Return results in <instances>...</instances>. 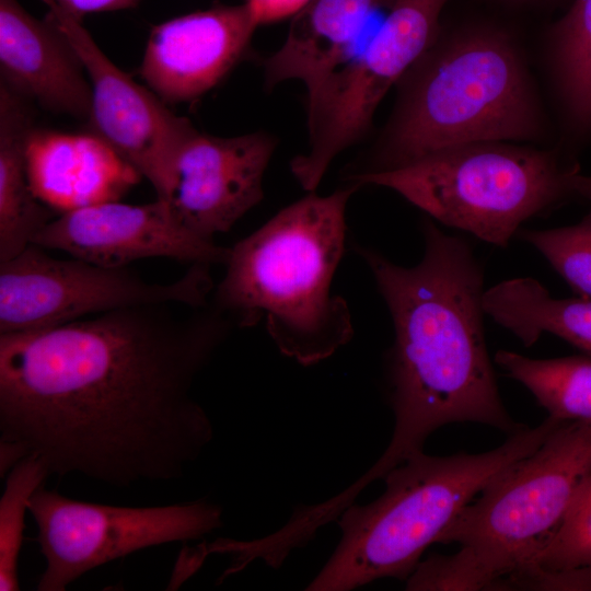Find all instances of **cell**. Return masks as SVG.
Instances as JSON below:
<instances>
[{"instance_id":"f546056e","label":"cell","mask_w":591,"mask_h":591,"mask_svg":"<svg viewBox=\"0 0 591 591\" xmlns=\"http://www.w3.org/2000/svg\"><path fill=\"white\" fill-rule=\"evenodd\" d=\"M576 131L586 134L591 132V99L586 107V111L577 126Z\"/></svg>"},{"instance_id":"52a82bcc","label":"cell","mask_w":591,"mask_h":591,"mask_svg":"<svg viewBox=\"0 0 591 591\" xmlns=\"http://www.w3.org/2000/svg\"><path fill=\"white\" fill-rule=\"evenodd\" d=\"M591 473V421H564L473 499L439 536L467 549L494 578L534 565Z\"/></svg>"},{"instance_id":"9a60e30c","label":"cell","mask_w":591,"mask_h":591,"mask_svg":"<svg viewBox=\"0 0 591 591\" xmlns=\"http://www.w3.org/2000/svg\"><path fill=\"white\" fill-rule=\"evenodd\" d=\"M1 81L46 111L88 119L84 67L49 14L38 20L18 0H0Z\"/></svg>"},{"instance_id":"e0dca14e","label":"cell","mask_w":591,"mask_h":591,"mask_svg":"<svg viewBox=\"0 0 591 591\" xmlns=\"http://www.w3.org/2000/svg\"><path fill=\"white\" fill-rule=\"evenodd\" d=\"M395 0H311L291 19L280 48L264 62L267 88L287 80L303 82L308 95L352 55L368 19Z\"/></svg>"},{"instance_id":"4316f807","label":"cell","mask_w":591,"mask_h":591,"mask_svg":"<svg viewBox=\"0 0 591 591\" xmlns=\"http://www.w3.org/2000/svg\"><path fill=\"white\" fill-rule=\"evenodd\" d=\"M140 1L141 0H55L62 10L79 21L86 14L135 8Z\"/></svg>"},{"instance_id":"484cf974","label":"cell","mask_w":591,"mask_h":591,"mask_svg":"<svg viewBox=\"0 0 591 591\" xmlns=\"http://www.w3.org/2000/svg\"><path fill=\"white\" fill-rule=\"evenodd\" d=\"M311 0H245L257 25L280 22L297 15Z\"/></svg>"},{"instance_id":"ba28073f","label":"cell","mask_w":591,"mask_h":591,"mask_svg":"<svg viewBox=\"0 0 591 591\" xmlns=\"http://www.w3.org/2000/svg\"><path fill=\"white\" fill-rule=\"evenodd\" d=\"M452 1L395 0L366 48L308 96L309 149L290 163L304 190H315L333 160L367 135L383 97L439 35Z\"/></svg>"},{"instance_id":"ac0fdd59","label":"cell","mask_w":591,"mask_h":591,"mask_svg":"<svg viewBox=\"0 0 591 591\" xmlns=\"http://www.w3.org/2000/svg\"><path fill=\"white\" fill-rule=\"evenodd\" d=\"M28 100L0 83V262L30 244L55 217L30 183L27 141L34 129Z\"/></svg>"},{"instance_id":"7402d4cb","label":"cell","mask_w":591,"mask_h":591,"mask_svg":"<svg viewBox=\"0 0 591 591\" xmlns=\"http://www.w3.org/2000/svg\"><path fill=\"white\" fill-rule=\"evenodd\" d=\"M49 476L44 462L30 454L14 465L0 498V590H19L18 560L31 496Z\"/></svg>"},{"instance_id":"3957f363","label":"cell","mask_w":591,"mask_h":591,"mask_svg":"<svg viewBox=\"0 0 591 591\" xmlns=\"http://www.w3.org/2000/svg\"><path fill=\"white\" fill-rule=\"evenodd\" d=\"M395 86V104L373 150L346 179L398 169L460 143L532 142L545 132L526 62L514 37L497 23L442 27Z\"/></svg>"},{"instance_id":"4fadbf2b","label":"cell","mask_w":591,"mask_h":591,"mask_svg":"<svg viewBox=\"0 0 591 591\" xmlns=\"http://www.w3.org/2000/svg\"><path fill=\"white\" fill-rule=\"evenodd\" d=\"M276 146L264 131L218 137L196 130L175 160L166 201L185 228L213 241L263 199Z\"/></svg>"},{"instance_id":"5bb4252c","label":"cell","mask_w":591,"mask_h":591,"mask_svg":"<svg viewBox=\"0 0 591 591\" xmlns=\"http://www.w3.org/2000/svg\"><path fill=\"white\" fill-rule=\"evenodd\" d=\"M257 26L245 3L167 20L151 30L140 76L165 103L193 101L241 60Z\"/></svg>"},{"instance_id":"8992f818","label":"cell","mask_w":591,"mask_h":591,"mask_svg":"<svg viewBox=\"0 0 591 591\" xmlns=\"http://www.w3.org/2000/svg\"><path fill=\"white\" fill-rule=\"evenodd\" d=\"M578 170L556 151L491 140L347 182L390 188L438 222L507 247L524 221L572 197L568 177Z\"/></svg>"},{"instance_id":"30bf717a","label":"cell","mask_w":591,"mask_h":591,"mask_svg":"<svg viewBox=\"0 0 591 591\" xmlns=\"http://www.w3.org/2000/svg\"><path fill=\"white\" fill-rule=\"evenodd\" d=\"M46 563L37 590L63 591L88 571L135 552L197 540L222 526L220 506L198 499L152 507L79 501L40 486L28 500Z\"/></svg>"},{"instance_id":"7c38bea8","label":"cell","mask_w":591,"mask_h":591,"mask_svg":"<svg viewBox=\"0 0 591 591\" xmlns=\"http://www.w3.org/2000/svg\"><path fill=\"white\" fill-rule=\"evenodd\" d=\"M32 244L106 267H127L150 257L225 265L230 255V247L185 228L170 204L158 198L146 205L109 200L63 211L34 236Z\"/></svg>"},{"instance_id":"6da1fadb","label":"cell","mask_w":591,"mask_h":591,"mask_svg":"<svg viewBox=\"0 0 591 591\" xmlns=\"http://www.w3.org/2000/svg\"><path fill=\"white\" fill-rule=\"evenodd\" d=\"M236 325L210 300L118 309L0 334V443L49 475L176 479L213 438L192 389Z\"/></svg>"},{"instance_id":"d4e9b609","label":"cell","mask_w":591,"mask_h":591,"mask_svg":"<svg viewBox=\"0 0 591 591\" xmlns=\"http://www.w3.org/2000/svg\"><path fill=\"white\" fill-rule=\"evenodd\" d=\"M491 576L464 548L452 555H431L406 579L410 591L490 590Z\"/></svg>"},{"instance_id":"603a6c76","label":"cell","mask_w":591,"mask_h":591,"mask_svg":"<svg viewBox=\"0 0 591 591\" xmlns=\"http://www.w3.org/2000/svg\"><path fill=\"white\" fill-rule=\"evenodd\" d=\"M519 236L538 251L576 293L591 298V209L573 225L521 230Z\"/></svg>"},{"instance_id":"277c9868","label":"cell","mask_w":591,"mask_h":591,"mask_svg":"<svg viewBox=\"0 0 591 591\" xmlns=\"http://www.w3.org/2000/svg\"><path fill=\"white\" fill-rule=\"evenodd\" d=\"M359 188L347 182L327 196L309 192L230 247L210 302L236 327L265 318L278 350L302 366L334 355L354 335L332 282L345 252L347 204Z\"/></svg>"},{"instance_id":"9c48e42d","label":"cell","mask_w":591,"mask_h":591,"mask_svg":"<svg viewBox=\"0 0 591 591\" xmlns=\"http://www.w3.org/2000/svg\"><path fill=\"white\" fill-rule=\"evenodd\" d=\"M211 265L192 264L178 279L150 282L127 267L59 259L30 244L0 262V334L39 329L150 303L202 306L213 291Z\"/></svg>"},{"instance_id":"5b68a950","label":"cell","mask_w":591,"mask_h":591,"mask_svg":"<svg viewBox=\"0 0 591 591\" xmlns=\"http://www.w3.org/2000/svg\"><path fill=\"white\" fill-rule=\"evenodd\" d=\"M560 424L547 417L483 453L410 455L383 477L378 499L352 502L338 515L341 537L305 590L349 591L382 578L407 579L465 506Z\"/></svg>"},{"instance_id":"ffe728a7","label":"cell","mask_w":591,"mask_h":591,"mask_svg":"<svg viewBox=\"0 0 591 591\" xmlns=\"http://www.w3.org/2000/svg\"><path fill=\"white\" fill-rule=\"evenodd\" d=\"M494 361L559 421H591V356L533 359L498 350Z\"/></svg>"},{"instance_id":"d6986e66","label":"cell","mask_w":591,"mask_h":591,"mask_svg":"<svg viewBox=\"0 0 591 591\" xmlns=\"http://www.w3.org/2000/svg\"><path fill=\"white\" fill-rule=\"evenodd\" d=\"M483 306L525 347L549 333L591 356V298L555 299L540 281L524 277L485 289Z\"/></svg>"},{"instance_id":"83f0119b","label":"cell","mask_w":591,"mask_h":591,"mask_svg":"<svg viewBox=\"0 0 591 591\" xmlns=\"http://www.w3.org/2000/svg\"><path fill=\"white\" fill-rule=\"evenodd\" d=\"M506 8L511 9H552L568 5L572 0H490Z\"/></svg>"},{"instance_id":"8fae6325","label":"cell","mask_w":591,"mask_h":591,"mask_svg":"<svg viewBox=\"0 0 591 591\" xmlns=\"http://www.w3.org/2000/svg\"><path fill=\"white\" fill-rule=\"evenodd\" d=\"M79 56L91 88L89 121L125 162L154 188L157 198L170 196L175 160L197 130L174 114L151 89L116 67L82 26L55 0H42Z\"/></svg>"},{"instance_id":"44dd1931","label":"cell","mask_w":591,"mask_h":591,"mask_svg":"<svg viewBox=\"0 0 591 591\" xmlns=\"http://www.w3.org/2000/svg\"><path fill=\"white\" fill-rule=\"evenodd\" d=\"M548 47L558 93L576 130L591 99V0H572L552 24Z\"/></svg>"},{"instance_id":"f1b7e54d","label":"cell","mask_w":591,"mask_h":591,"mask_svg":"<svg viewBox=\"0 0 591 591\" xmlns=\"http://www.w3.org/2000/svg\"><path fill=\"white\" fill-rule=\"evenodd\" d=\"M568 186L572 197H580L591 201V175H582L578 170L570 174Z\"/></svg>"},{"instance_id":"2e32d148","label":"cell","mask_w":591,"mask_h":591,"mask_svg":"<svg viewBox=\"0 0 591 591\" xmlns=\"http://www.w3.org/2000/svg\"><path fill=\"white\" fill-rule=\"evenodd\" d=\"M27 167L35 196L63 211L117 200L140 177L93 132L34 128L27 141Z\"/></svg>"},{"instance_id":"cb8c5ba5","label":"cell","mask_w":591,"mask_h":591,"mask_svg":"<svg viewBox=\"0 0 591 591\" xmlns=\"http://www.w3.org/2000/svg\"><path fill=\"white\" fill-rule=\"evenodd\" d=\"M579 567H591V473L558 532L536 563L528 568L558 571Z\"/></svg>"},{"instance_id":"7a4b0ae2","label":"cell","mask_w":591,"mask_h":591,"mask_svg":"<svg viewBox=\"0 0 591 591\" xmlns=\"http://www.w3.org/2000/svg\"><path fill=\"white\" fill-rule=\"evenodd\" d=\"M424 255L412 267L355 244L392 317L386 358L391 441L379 460L347 488L356 497L410 455L431 433L453 422H477L509 436L525 426L503 406L485 340L484 269L467 240L430 218L421 224Z\"/></svg>"}]
</instances>
